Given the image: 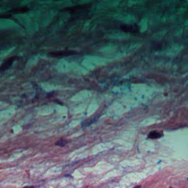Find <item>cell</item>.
Instances as JSON below:
<instances>
[{
	"label": "cell",
	"instance_id": "1",
	"mask_svg": "<svg viewBox=\"0 0 188 188\" xmlns=\"http://www.w3.org/2000/svg\"><path fill=\"white\" fill-rule=\"evenodd\" d=\"M17 59L16 57H11L7 60H5L4 63H3L2 65L1 66L0 68V71L1 72H4L5 70H7L8 69L10 68V67L12 65L13 63L15 62V60Z\"/></svg>",
	"mask_w": 188,
	"mask_h": 188
},
{
	"label": "cell",
	"instance_id": "2",
	"mask_svg": "<svg viewBox=\"0 0 188 188\" xmlns=\"http://www.w3.org/2000/svg\"><path fill=\"white\" fill-rule=\"evenodd\" d=\"M116 18L118 20L125 22L126 23H130L133 21V18L132 15H117Z\"/></svg>",
	"mask_w": 188,
	"mask_h": 188
},
{
	"label": "cell",
	"instance_id": "3",
	"mask_svg": "<svg viewBox=\"0 0 188 188\" xmlns=\"http://www.w3.org/2000/svg\"><path fill=\"white\" fill-rule=\"evenodd\" d=\"M74 53L72 51H63V52H53L51 53V55L53 57H60V56H67L73 55Z\"/></svg>",
	"mask_w": 188,
	"mask_h": 188
},
{
	"label": "cell",
	"instance_id": "4",
	"mask_svg": "<svg viewBox=\"0 0 188 188\" xmlns=\"http://www.w3.org/2000/svg\"><path fill=\"white\" fill-rule=\"evenodd\" d=\"M72 3L70 0H63L57 2V5L60 7H66L72 6Z\"/></svg>",
	"mask_w": 188,
	"mask_h": 188
},
{
	"label": "cell",
	"instance_id": "5",
	"mask_svg": "<svg viewBox=\"0 0 188 188\" xmlns=\"http://www.w3.org/2000/svg\"><path fill=\"white\" fill-rule=\"evenodd\" d=\"M162 134L159 133V132L157 131H152L149 133V134L148 135V137L151 139H159L160 137H162Z\"/></svg>",
	"mask_w": 188,
	"mask_h": 188
},
{
	"label": "cell",
	"instance_id": "6",
	"mask_svg": "<svg viewBox=\"0 0 188 188\" xmlns=\"http://www.w3.org/2000/svg\"><path fill=\"white\" fill-rule=\"evenodd\" d=\"M67 140H65L63 139H60L56 142L55 145L60 147H64L67 144Z\"/></svg>",
	"mask_w": 188,
	"mask_h": 188
},
{
	"label": "cell",
	"instance_id": "7",
	"mask_svg": "<svg viewBox=\"0 0 188 188\" xmlns=\"http://www.w3.org/2000/svg\"><path fill=\"white\" fill-rule=\"evenodd\" d=\"M27 11H28L27 8L22 7L16 8L15 10H12V12L17 13H24L27 12Z\"/></svg>",
	"mask_w": 188,
	"mask_h": 188
},
{
	"label": "cell",
	"instance_id": "8",
	"mask_svg": "<svg viewBox=\"0 0 188 188\" xmlns=\"http://www.w3.org/2000/svg\"><path fill=\"white\" fill-rule=\"evenodd\" d=\"M22 188H35V187L34 186H24V187Z\"/></svg>",
	"mask_w": 188,
	"mask_h": 188
},
{
	"label": "cell",
	"instance_id": "9",
	"mask_svg": "<svg viewBox=\"0 0 188 188\" xmlns=\"http://www.w3.org/2000/svg\"><path fill=\"white\" fill-rule=\"evenodd\" d=\"M134 188H141V186H136Z\"/></svg>",
	"mask_w": 188,
	"mask_h": 188
},
{
	"label": "cell",
	"instance_id": "10",
	"mask_svg": "<svg viewBox=\"0 0 188 188\" xmlns=\"http://www.w3.org/2000/svg\"><path fill=\"white\" fill-rule=\"evenodd\" d=\"M65 177H70V178H72V177L70 176V175H69V174H68V175H65Z\"/></svg>",
	"mask_w": 188,
	"mask_h": 188
},
{
	"label": "cell",
	"instance_id": "11",
	"mask_svg": "<svg viewBox=\"0 0 188 188\" xmlns=\"http://www.w3.org/2000/svg\"><path fill=\"white\" fill-rule=\"evenodd\" d=\"M172 188V187H170V188Z\"/></svg>",
	"mask_w": 188,
	"mask_h": 188
}]
</instances>
